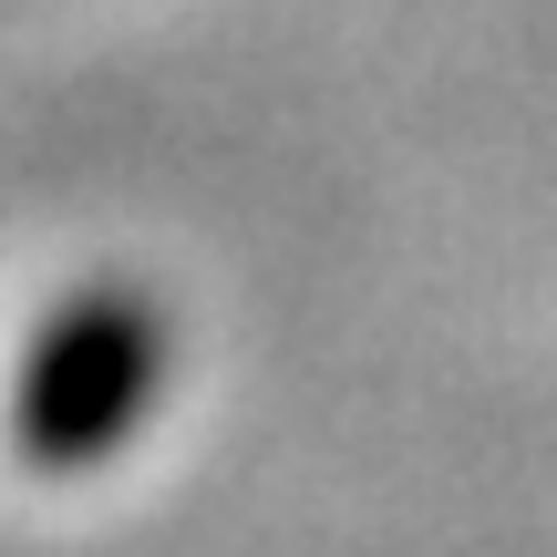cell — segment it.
<instances>
[{
  "instance_id": "6da1fadb",
  "label": "cell",
  "mask_w": 557,
  "mask_h": 557,
  "mask_svg": "<svg viewBox=\"0 0 557 557\" xmlns=\"http://www.w3.org/2000/svg\"><path fill=\"white\" fill-rule=\"evenodd\" d=\"M156 372H165V331H156L145 299H124V289L73 299V310L32 341V361H21L11 444L32 465H52V475H73V465L114 455V444L145 423Z\"/></svg>"
}]
</instances>
